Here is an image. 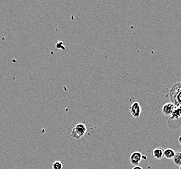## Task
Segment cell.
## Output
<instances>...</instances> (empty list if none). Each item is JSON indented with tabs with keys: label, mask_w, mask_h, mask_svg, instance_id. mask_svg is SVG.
<instances>
[{
	"label": "cell",
	"mask_w": 181,
	"mask_h": 169,
	"mask_svg": "<svg viewBox=\"0 0 181 169\" xmlns=\"http://www.w3.org/2000/svg\"><path fill=\"white\" fill-rule=\"evenodd\" d=\"M87 132V127L83 123H78L75 126L70 133V137L75 140L82 138Z\"/></svg>",
	"instance_id": "6da1fadb"
},
{
	"label": "cell",
	"mask_w": 181,
	"mask_h": 169,
	"mask_svg": "<svg viewBox=\"0 0 181 169\" xmlns=\"http://www.w3.org/2000/svg\"><path fill=\"white\" fill-rule=\"evenodd\" d=\"M171 98L174 100L175 106H181V82H178L171 89Z\"/></svg>",
	"instance_id": "7a4b0ae2"
},
{
	"label": "cell",
	"mask_w": 181,
	"mask_h": 169,
	"mask_svg": "<svg viewBox=\"0 0 181 169\" xmlns=\"http://www.w3.org/2000/svg\"><path fill=\"white\" fill-rule=\"evenodd\" d=\"M129 110L130 115L135 118H139L142 112V107H141L140 104L138 102H134L132 105L130 106Z\"/></svg>",
	"instance_id": "3957f363"
},
{
	"label": "cell",
	"mask_w": 181,
	"mask_h": 169,
	"mask_svg": "<svg viewBox=\"0 0 181 169\" xmlns=\"http://www.w3.org/2000/svg\"><path fill=\"white\" fill-rule=\"evenodd\" d=\"M143 160V155L140 152H134L130 156V162L134 166H138Z\"/></svg>",
	"instance_id": "277c9868"
},
{
	"label": "cell",
	"mask_w": 181,
	"mask_h": 169,
	"mask_svg": "<svg viewBox=\"0 0 181 169\" xmlns=\"http://www.w3.org/2000/svg\"><path fill=\"white\" fill-rule=\"evenodd\" d=\"M175 107V105L172 102H168L165 103L162 108V112L163 113V115L167 117H170L172 115Z\"/></svg>",
	"instance_id": "5b68a950"
},
{
	"label": "cell",
	"mask_w": 181,
	"mask_h": 169,
	"mask_svg": "<svg viewBox=\"0 0 181 169\" xmlns=\"http://www.w3.org/2000/svg\"><path fill=\"white\" fill-rule=\"evenodd\" d=\"M164 149L162 148L158 147L154 148L153 152H152V155L153 157L156 160H160L164 157Z\"/></svg>",
	"instance_id": "8992f818"
},
{
	"label": "cell",
	"mask_w": 181,
	"mask_h": 169,
	"mask_svg": "<svg viewBox=\"0 0 181 169\" xmlns=\"http://www.w3.org/2000/svg\"><path fill=\"white\" fill-rule=\"evenodd\" d=\"M175 151L172 148H167L164 150V157H165L167 160H173L175 155Z\"/></svg>",
	"instance_id": "52a82bcc"
},
{
	"label": "cell",
	"mask_w": 181,
	"mask_h": 169,
	"mask_svg": "<svg viewBox=\"0 0 181 169\" xmlns=\"http://www.w3.org/2000/svg\"><path fill=\"white\" fill-rule=\"evenodd\" d=\"M171 117V119H179L181 117V106H175Z\"/></svg>",
	"instance_id": "ba28073f"
},
{
	"label": "cell",
	"mask_w": 181,
	"mask_h": 169,
	"mask_svg": "<svg viewBox=\"0 0 181 169\" xmlns=\"http://www.w3.org/2000/svg\"><path fill=\"white\" fill-rule=\"evenodd\" d=\"M173 161L176 166L179 167L181 165V152H177L175 153Z\"/></svg>",
	"instance_id": "9c48e42d"
},
{
	"label": "cell",
	"mask_w": 181,
	"mask_h": 169,
	"mask_svg": "<svg viewBox=\"0 0 181 169\" xmlns=\"http://www.w3.org/2000/svg\"><path fill=\"white\" fill-rule=\"evenodd\" d=\"M52 169H63V163L61 161H56L52 163Z\"/></svg>",
	"instance_id": "30bf717a"
},
{
	"label": "cell",
	"mask_w": 181,
	"mask_h": 169,
	"mask_svg": "<svg viewBox=\"0 0 181 169\" xmlns=\"http://www.w3.org/2000/svg\"><path fill=\"white\" fill-rule=\"evenodd\" d=\"M132 169H143L142 167H139V166H134L133 168H132Z\"/></svg>",
	"instance_id": "8fae6325"
},
{
	"label": "cell",
	"mask_w": 181,
	"mask_h": 169,
	"mask_svg": "<svg viewBox=\"0 0 181 169\" xmlns=\"http://www.w3.org/2000/svg\"><path fill=\"white\" fill-rule=\"evenodd\" d=\"M178 141H179V145L181 146V135L178 138Z\"/></svg>",
	"instance_id": "7c38bea8"
},
{
	"label": "cell",
	"mask_w": 181,
	"mask_h": 169,
	"mask_svg": "<svg viewBox=\"0 0 181 169\" xmlns=\"http://www.w3.org/2000/svg\"><path fill=\"white\" fill-rule=\"evenodd\" d=\"M179 169H181V165L179 167Z\"/></svg>",
	"instance_id": "4fadbf2b"
}]
</instances>
